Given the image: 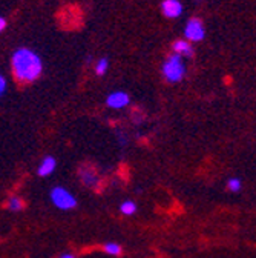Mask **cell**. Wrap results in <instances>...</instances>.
<instances>
[{
  "mask_svg": "<svg viewBox=\"0 0 256 258\" xmlns=\"http://www.w3.org/2000/svg\"><path fill=\"white\" fill-rule=\"evenodd\" d=\"M86 61H88V63H91V61H92V55H88V58H86Z\"/></svg>",
  "mask_w": 256,
  "mask_h": 258,
  "instance_id": "18",
  "label": "cell"
},
{
  "mask_svg": "<svg viewBox=\"0 0 256 258\" xmlns=\"http://www.w3.org/2000/svg\"><path fill=\"white\" fill-rule=\"evenodd\" d=\"M49 199L52 205L60 211H72L77 208L75 196L63 186H54L49 192Z\"/></svg>",
  "mask_w": 256,
  "mask_h": 258,
  "instance_id": "3",
  "label": "cell"
},
{
  "mask_svg": "<svg viewBox=\"0 0 256 258\" xmlns=\"http://www.w3.org/2000/svg\"><path fill=\"white\" fill-rule=\"evenodd\" d=\"M161 73L163 77L169 82V83H178L184 79L186 76V63L184 58L175 52H172L163 63L161 67Z\"/></svg>",
  "mask_w": 256,
  "mask_h": 258,
  "instance_id": "2",
  "label": "cell"
},
{
  "mask_svg": "<svg viewBox=\"0 0 256 258\" xmlns=\"http://www.w3.org/2000/svg\"><path fill=\"white\" fill-rule=\"evenodd\" d=\"M109 70V60L108 57H100L99 60H95V64H94V71L97 76H105Z\"/></svg>",
  "mask_w": 256,
  "mask_h": 258,
  "instance_id": "10",
  "label": "cell"
},
{
  "mask_svg": "<svg viewBox=\"0 0 256 258\" xmlns=\"http://www.w3.org/2000/svg\"><path fill=\"white\" fill-rule=\"evenodd\" d=\"M241 180L239 178H236V177H233V178H230L229 181H227V187H229V190H232V192H238L239 189H241Z\"/></svg>",
  "mask_w": 256,
  "mask_h": 258,
  "instance_id": "14",
  "label": "cell"
},
{
  "mask_svg": "<svg viewBox=\"0 0 256 258\" xmlns=\"http://www.w3.org/2000/svg\"><path fill=\"white\" fill-rule=\"evenodd\" d=\"M57 168V160L52 155H46L37 168V175L39 177H49L51 174H54Z\"/></svg>",
  "mask_w": 256,
  "mask_h": 258,
  "instance_id": "8",
  "label": "cell"
},
{
  "mask_svg": "<svg viewBox=\"0 0 256 258\" xmlns=\"http://www.w3.org/2000/svg\"><path fill=\"white\" fill-rule=\"evenodd\" d=\"M161 11L167 19H178L183 14V4L180 0H163Z\"/></svg>",
  "mask_w": 256,
  "mask_h": 258,
  "instance_id": "7",
  "label": "cell"
},
{
  "mask_svg": "<svg viewBox=\"0 0 256 258\" xmlns=\"http://www.w3.org/2000/svg\"><path fill=\"white\" fill-rule=\"evenodd\" d=\"M103 250H105L108 255H112V256H118V255H121V252H123V249H121V246H120L118 243H106V244L103 246Z\"/></svg>",
  "mask_w": 256,
  "mask_h": 258,
  "instance_id": "13",
  "label": "cell"
},
{
  "mask_svg": "<svg viewBox=\"0 0 256 258\" xmlns=\"http://www.w3.org/2000/svg\"><path fill=\"white\" fill-rule=\"evenodd\" d=\"M7 89H8V80L4 74H0V99L5 95Z\"/></svg>",
  "mask_w": 256,
  "mask_h": 258,
  "instance_id": "15",
  "label": "cell"
},
{
  "mask_svg": "<svg viewBox=\"0 0 256 258\" xmlns=\"http://www.w3.org/2000/svg\"><path fill=\"white\" fill-rule=\"evenodd\" d=\"M58 258H75V255L74 253H61Z\"/></svg>",
  "mask_w": 256,
  "mask_h": 258,
  "instance_id": "17",
  "label": "cell"
},
{
  "mask_svg": "<svg viewBox=\"0 0 256 258\" xmlns=\"http://www.w3.org/2000/svg\"><path fill=\"white\" fill-rule=\"evenodd\" d=\"M7 26H8V22H7V19L0 16V32H4V31L7 29Z\"/></svg>",
  "mask_w": 256,
  "mask_h": 258,
  "instance_id": "16",
  "label": "cell"
},
{
  "mask_svg": "<svg viewBox=\"0 0 256 258\" xmlns=\"http://www.w3.org/2000/svg\"><path fill=\"white\" fill-rule=\"evenodd\" d=\"M206 36V29L204 25L200 19L194 17V19H189L186 26H184V39L187 42H201Z\"/></svg>",
  "mask_w": 256,
  "mask_h": 258,
  "instance_id": "4",
  "label": "cell"
},
{
  "mask_svg": "<svg viewBox=\"0 0 256 258\" xmlns=\"http://www.w3.org/2000/svg\"><path fill=\"white\" fill-rule=\"evenodd\" d=\"M78 178L81 181L83 186L89 187V189H99L100 187V183H102V178L94 166L91 165H81L80 169H78Z\"/></svg>",
  "mask_w": 256,
  "mask_h": 258,
  "instance_id": "5",
  "label": "cell"
},
{
  "mask_svg": "<svg viewBox=\"0 0 256 258\" xmlns=\"http://www.w3.org/2000/svg\"><path fill=\"white\" fill-rule=\"evenodd\" d=\"M7 206H8V209H10V211H13V212H19V211H22V209H23L25 203H23V200H22L20 197L13 196V197H10V199H8Z\"/></svg>",
  "mask_w": 256,
  "mask_h": 258,
  "instance_id": "12",
  "label": "cell"
},
{
  "mask_svg": "<svg viewBox=\"0 0 256 258\" xmlns=\"http://www.w3.org/2000/svg\"><path fill=\"white\" fill-rule=\"evenodd\" d=\"M11 71L19 83H34L43 74V60L34 49L20 46L11 54Z\"/></svg>",
  "mask_w": 256,
  "mask_h": 258,
  "instance_id": "1",
  "label": "cell"
},
{
  "mask_svg": "<svg viewBox=\"0 0 256 258\" xmlns=\"http://www.w3.org/2000/svg\"><path fill=\"white\" fill-rule=\"evenodd\" d=\"M131 97L124 91H114L106 97V105L111 109H123L126 106H129Z\"/></svg>",
  "mask_w": 256,
  "mask_h": 258,
  "instance_id": "6",
  "label": "cell"
},
{
  "mask_svg": "<svg viewBox=\"0 0 256 258\" xmlns=\"http://www.w3.org/2000/svg\"><path fill=\"white\" fill-rule=\"evenodd\" d=\"M120 212L123 215H134L137 212V205L132 200H124L120 205Z\"/></svg>",
  "mask_w": 256,
  "mask_h": 258,
  "instance_id": "11",
  "label": "cell"
},
{
  "mask_svg": "<svg viewBox=\"0 0 256 258\" xmlns=\"http://www.w3.org/2000/svg\"><path fill=\"white\" fill-rule=\"evenodd\" d=\"M172 51L184 58H190L194 57V46H192L190 42H187L186 39H181V40H175L172 43Z\"/></svg>",
  "mask_w": 256,
  "mask_h": 258,
  "instance_id": "9",
  "label": "cell"
}]
</instances>
